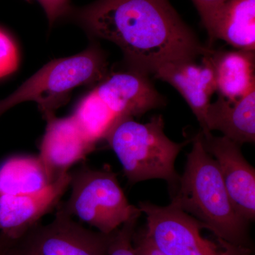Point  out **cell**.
I'll return each mask as SVG.
<instances>
[{
  "instance_id": "obj_10",
  "label": "cell",
  "mask_w": 255,
  "mask_h": 255,
  "mask_svg": "<svg viewBox=\"0 0 255 255\" xmlns=\"http://www.w3.org/2000/svg\"><path fill=\"white\" fill-rule=\"evenodd\" d=\"M46 131L42 138L38 157L50 182H55L70 172L73 164L86 158L95 146L87 141L73 116L46 118Z\"/></svg>"
},
{
  "instance_id": "obj_11",
  "label": "cell",
  "mask_w": 255,
  "mask_h": 255,
  "mask_svg": "<svg viewBox=\"0 0 255 255\" xmlns=\"http://www.w3.org/2000/svg\"><path fill=\"white\" fill-rule=\"evenodd\" d=\"M70 172L63 174L43 190L25 195L0 196V231L5 237L16 240L56 209L70 187Z\"/></svg>"
},
{
  "instance_id": "obj_8",
  "label": "cell",
  "mask_w": 255,
  "mask_h": 255,
  "mask_svg": "<svg viewBox=\"0 0 255 255\" xmlns=\"http://www.w3.org/2000/svg\"><path fill=\"white\" fill-rule=\"evenodd\" d=\"M206 152L214 157L233 207L248 222L255 219V170L245 158L241 145L226 136L200 131Z\"/></svg>"
},
{
  "instance_id": "obj_19",
  "label": "cell",
  "mask_w": 255,
  "mask_h": 255,
  "mask_svg": "<svg viewBox=\"0 0 255 255\" xmlns=\"http://www.w3.org/2000/svg\"><path fill=\"white\" fill-rule=\"evenodd\" d=\"M19 51L11 36L0 28V78L14 73L19 65Z\"/></svg>"
},
{
  "instance_id": "obj_3",
  "label": "cell",
  "mask_w": 255,
  "mask_h": 255,
  "mask_svg": "<svg viewBox=\"0 0 255 255\" xmlns=\"http://www.w3.org/2000/svg\"><path fill=\"white\" fill-rule=\"evenodd\" d=\"M131 117L118 121L105 140L118 157L124 174L130 184L152 179L168 183L169 192L179 182L174 163L179 152L189 140L172 141L164 131L162 115H156L146 124Z\"/></svg>"
},
{
  "instance_id": "obj_5",
  "label": "cell",
  "mask_w": 255,
  "mask_h": 255,
  "mask_svg": "<svg viewBox=\"0 0 255 255\" xmlns=\"http://www.w3.org/2000/svg\"><path fill=\"white\" fill-rule=\"evenodd\" d=\"M71 194L58 207L70 216L109 235L142 213L128 201L110 167L94 169L82 165L70 172Z\"/></svg>"
},
{
  "instance_id": "obj_13",
  "label": "cell",
  "mask_w": 255,
  "mask_h": 255,
  "mask_svg": "<svg viewBox=\"0 0 255 255\" xmlns=\"http://www.w3.org/2000/svg\"><path fill=\"white\" fill-rule=\"evenodd\" d=\"M206 129L203 132L219 130L223 136L240 145L255 140V90L238 100L219 96L210 104L206 114Z\"/></svg>"
},
{
  "instance_id": "obj_14",
  "label": "cell",
  "mask_w": 255,
  "mask_h": 255,
  "mask_svg": "<svg viewBox=\"0 0 255 255\" xmlns=\"http://www.w3.org/2000/svg\"><path fill=\"white\" fill-rule=\"evenodd\" d=\"M206 55L221 97L238 100L255 90L254 50L215 51L209 48Z\"/></svg>"
},
{
  "instance_id": "obj_9",
  "label": "cell",
  "mask_w": 255,
  "mask_h": 255,
  "mask_svg": "<svg viewBox=\"0 0 255 255\" xmlns=\"http://www.w3.org/2000/svg\"><path fill=\"white\" fill-rule=\"evenodd\" d=\"M92 90L118 120L141 117L165 104L149 75L128 69L109 73Z\"/></svg>"
},
{
  "instance_id": "obj_1",
  "label": "cell",
  "mask_w": 255,
  "mask_h": 255,
  "mask_svg": "<svg viewBox=\"0 0 255 255\" xmlns=\"http://www.w3.org/2000/svg\"><path fill=\"white\" fill-rule=\"evenodd\" d=\"M74 16L92 38L118 46L127 69L147 75L164 63L195 60L209 49L169 0H97Z\"/></svg>"
},
{
  "instance_id": "obj_15",
  "label": "cell",
  "mask_w": 255,
  "mask_h": 255,
  "mask_svg": "<svg viewBox=\"0 0 255 255\" xmlns=\"http://www.w3.org/2000/svg\"><path fill=\"white\" fill-rule=\"evenodd\" d=\"M208 35L239 50H255V0H227L215 16Z\"/></svg>"
},
{
  "instance_id": "obj_6",
  "label": "cell",
  "mask_w": 255,
  "mask_h": 255,
  "mask_svg": "<svg viewBox=\"0 0 255 255\" xmlns=\"http://www.w3.org/2000/svg\"><path fill=\"white\" fill-rule=\"evenodd\" d=\"M146 216V231L157 248L166 255H251L248 247L237 246L213 234L205 237L206 225L172 204L155 205L139 203Z\"/></svg>"
},
{
  "instance_id": "obj_12",
  "label": "cell",
  "mask_w": 255,
  "mask_h": 255,
  "mask_svg": "<svg viewBox=\"0 0 255 255\" xmlns=\"http://www.w3.org/2000/svg\"><path fill=\"white\" fill-rule=\"evenodd\" d=\"M153 75L181 94L204 131L206 112L216 91L214 70L206 53L200 65L195 60H176L161 65Z\"/></svg>"
},
{
  "instance_id": "obj_16",
  "label": "cell",
  "mask_w": 255,
  "mask_h": 255,
  "mask_svg": "<svg viewBox=\"0 0 255 255\" xmlns=\"http://www.w3.org/2000/svg\"><path fill=\"white\" fill-rule=\"evenodd\" d=\"M50 184L38 156H12L0 165V196L34 194Z\"/></svg>"
},
{
  "instance_id": "obj_22",
  "label": "cell",
  "mask_w": 255,
  "mask_h": 255,
  "mask_svg": "<svg viewBox=\"0 0 255 255\" xmlns=\"http://www.w3.org/2000/svg\"><path fill=\"white\" fill-rule=\"evenodd\" d=\"M46 13L50 26L70 11L69 0H36Z\"/></svg>"
},
{
  "instance_id": "obj_2",
  "label": "cell",
  "mask_w": 255,
  "mask_h": 255,
  "mask_svg": "<svg viewBox=\"0 0 255 255\" xmlns=\"http://www.w3.org/2000/svg\"><path fill=\"white\" fill-rule=\"evenodd\" d=\"M191 141L184 173L169 192L171 204L204 223L218 237L250 248L249 222L233 207L217 162L204 149L200 132Z\"/></svg>"
},
{
  "instance_id": "obj_24",
  "label": "cell",
  "mask_w": 255,
  "mask_h": 255,
  "mask_svg": "<svg viewBox=\"0 0 255 255\" xmlns=\"http://www.w3.org/2000/svg\"><path fill=\"white\" fill-rule=\"evenodd\" d=\"M0 117H1V116H0Z\"/></svg>"
},
{
  "instance_id": "obj_17",
  "label": "cell",
  "mask_w": 255,
  "mask_h": 255,
  "mask_svg": "<svg viewBox=\"0 0 255 255\" xmlns=\"http://www.w3.org/2000/svg\"><path fill=\"white\" fill-rule=\"evenodd\" d=\"M84 137L95 146L118 122L115 115L92 90L77 104L72 114Z\"/></svg>"
},
{
  "instance_id": "obj_20",
  "label": "cell",
  "mask_w": 255,
  "mask_h": 255,
  "mask_svg": "<svg viewBox=\"0 0 255 255\" xmlns=\"http://www.w3.org/2000/svg\"><path fill=\"white\" fill-rule=\"evenodd\" d=\"M132 248L135 255H166L157 248L145 228L135 230L132 238Z\"/></svg>"
},
{
  "instance_id": "obj_7",
  "label": "cell",
  "mask_w": 255,
  "mask_h": 255,
  "mask_svg": "<svg viewBox=\"0 0 255 255\" xmlns=\"http://www.w3.org/2000/svg\"><path fill=\"white\" fill-rule=\"evenodd\" d=\"M53 221L11 240L7 255H107L111 234L91 231L57 206Z\"/></svg>"
},
{
  "instance_id": "obj_23",
  "label": "cell",
  "mask_w": 255,
  "mask_h": 255,
  "mask_svg": "<svg viewBox=\"0 0 255 255\" xmlns=\"http://www.w3.org/2000/svg\"><path fill=\"white\" fill-rule=\"evenodd\" d=\"M11 240L0 233V255H7Z\"/></svg>"
},
{
  "instance_id": "obj_4",
  "label": "cell",
  "mask_w": 255,
  "mask_h": 255,
  "mask_svg": "<svg viewBox=\"0 0 255 255\" xmlns=\"http://www.w3.org/2000/svg\"><path fill=\"white\" fill-rule=\"evenodd\" d=\"M109 73L105 52L92 43L78 54L47 63L13 93L0 100V116L23 102H34L46 118L68 102L75 88L97 85Z\"/></svg>"
},
{
  "instance_id": "obj_21",
  "label": "cell",
  "mask_w": 255,
  "mask_h": 255,
  "mask_svg": "<svg viewBox=\"0 0 255 255\" xmlns=\"http://www.w3.org/2000/svg\"><path fill=\"white\" fill-rule=\"evenodd\" d=\"M200 15L201 21L209 32L218 11L227 0H191Z\"/></svg>"
},
{
  "instance_id": "obj_18",
  "label": "cell",
  "mask_w": 255,
  "mask_h": 255,
  "mask_svg": "<svg viewBox=\"0 0 255 255\" xmlns=\"http://www.w3.org/2000/svg\"><path fill=\"white\" fill-rule=\"evenodd\" d=\"M137 220H130L112 233L107 255H135L132 238L136 228Z\"/></svg>"
}]
</instances>
